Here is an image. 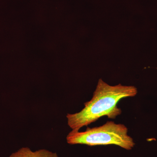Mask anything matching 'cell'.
<instances>
[{
	"instance_id": "3957f363",
	"label": "cell",
	"mask_w": 157,
	"mask_h": 157,
	"mask_svg": "<svg viewBox=\"0 0 157 157\" xmlns=\"http://www.w3.org/2000/svg\"><path fill=\"white\" fill-rule=\"evenodd\" d=\"M9 157H59L56 153L45 149H40L33 151L28 147H23Z\"/></svg>"
},
{
	"instance_id": "7a4b0ae2",
	"label": "cell",
	"mask_w": 157,
	"mask_h": 157,
	"mask_svg": "<svg viewBox=\"0 0 157 157\" xmlns=\"http://www.w3.org/2000/svg\"><path fill=\"white\" fill-rule=\"evenodd\" d=\"M128 132V128L124 125L107 121L101 126L87 128L84 132L72 130L67 136V141L72 145L93 146L113 144L130 150L134 147L135 143Z\"/></svg>"
},
{
	"instance_id": "6da1fadb",
	"label": "cell",
	"mask_w": 157,
	"mask_h": 157,
	"mask_svg": "<svg viewBox=\"0 0 157 157\" xmlns=\"http://www.w3.org/2000/svg\"><path fill=\"white\" fill-rule=\"evenodd\" d=\"M137 93L135 86L121 84L111 86L100 79L92 98L85 103L84 108L78 113L67 114L68 126L72 130L79 131L104 116L115 119L122 113L117 103L123 98L135 97Z\"/></svg>"
}]
</instances>
